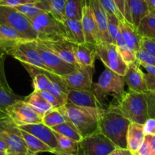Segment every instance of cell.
<instances>
[{
  "label": "cell",
  "mask_w": 155,
  "mask_h": 155,
  "mask_svg": "<svg viewBox=\"0 0 155 155\" xmlns=\"http://www.w3.org/2000/svg\"><path fill=\"white\" fill-rule=\"evenodd\" d=\"M109 155H134L132 151L128 148H120V147H116L114 150L111 152Z\"/></svg>",
  "instance_id": "f907efd6"
},
{
  "label": "cell",
  "mask_w": 155,
  "mask_h": 155,
  "mask_svg": "<svg viewBox=\"0 0 155 155\" xmlns=\"http://www.w3.org/2000/svg\"><path fill=\"white\" fill-rule=\"evenodd\" d=\"M94 66L77 67L72 72L61 76L68 88L77 90H92Z\"/></svg>",
  "instance_id": "5bb4252c"
},
{
  "label": "cell",
  "mask_w": 155,
  "mask_h": 155,
  "mask_svg": "<svg viewBox=\"0 0 155 155\" xmlns=\"http://www.w3.org/2000/svg\"><path fill=\"white\" fill-rule=\"evenodd\" d=\"M78 155H83L82 152L81 151V150H80V149H79V152H78Z\"/></svg>",
  "instance_id": "9f6ffc18"
},
{
  "label": "cell",
  "mask_w": 155,
  "mask_h": 155,
  "mask_svg": "<svg viewBox=\"0 0 155 155\" xmlns=\"http://www.w3.org/2000/svg\"><path fill=\"white\" fill-rule=\"evenodd\" d=\"M44 45L59 56L62 60L77 67L74 54V44L67 40H59L56 41H42Z\"/></svg>",
  "instance_id": "ffe728a7"
},
{
  "label": "cell",
  "mask_w": 155,
  "mask_h": 155,
  "mask_svg": "<svg viewBox=\"0 0 155 155\" xmlns=\"http://www.w3.org/2000/svg\"><path fill=\"white\" fill-rule=\"evenodd\" d=\"M6 53L0 48V87H3L5 90L13 91L12 89L8 84L6 78V74L5 71V60L6 57Z\"/></svg>",
  "instance_id": "74e56055"
},
{
  "label": "cell",
  "mask_w": 155,
  "mask_h": 155,
  "mask_svg": "<svg viewBox=\"0 0 155 155\" xmlns=\"http://www.w3.org/2000/svg\"><path fill=\"white\" fill-rule=\"evenodd\" d=\"M0 136L6 143L8 153H28L20 129L8 116L0 117Z\"/></svg>",
  "instance_id": "30bf717a"
},
{
  "label": "cell",
  "mask_w": 155,
  "mask_h": 155,
  "mask_svg": "<svg viewBox=\"0 0 155 155\" xmlns=\"http://www.w3.org/2000/svg\"><path fill=\"white\" fill-rule=\"evenodd\" d=\"M137 32L142 38L155 39V15L149 13L140 22Z\"/></svg>",
  "instance_id": "1f68e13d"
},
{
  "label": "cell",
  "mask_w": 155,
  "mask_h": 155,
  "mask_svg": "<svg viewBox=\"0 0 155 155\" xmlns=\"http://www.w3.org/2000/svg\"><path fill=\"white\" fill-rule=\"evenodd\" d=\"M57 140V147L52 153L55 155H78L79 152V142L63 136L54 132Z\"/></svg>",
  "instance_id": "4316f807"
},
{
  "label": "cell",
  "mask_w": 155,
  "mask_h": 155,
  "mask_svg": "<svg viewBox=\"0 0 155 155\" xmlns=\"http://www.w3.org/2000/svg\"><path fill=\"white\" fill-rule=\"evenodd\" d=\"M68 120L63 106H62L59 107H54L50 111L47 112L43 116L42 123L48 127L52 128L53 126L62 124Z\"/></svg>",
  "instance_id": "4dcf8cb0"
},
{
  "label": "cell",
  "mask_w": 155,
  "mask_h": 155,
  "mask_svg": "<svg viewBox=\"0 0 155 155\" xmlns=\"http://www.w3.org/2000/svg\"><path fill=\"white\" fill-rule=\"evenodd\" d=\"M6 153H7V152L1 151V150H0V155H6Z\"/></svg>",
  "instance_id": "11a10c76"
},
{
  "label": "cell",
  "mask_w": 155,
  "mask_h": 155,
  "mask_svg": "<svg viewBox=\"0 0 155 155\" xmlns=\"http://www.w3.org/2000/svg\"><path fill=\"white\" fill-rule=\"evenodd\" d=\"M20 130L21 135L23 139L25 140L29 153L38 154V153H41V152H49V153L53 152V150L47 144L43 142L41 140L26 131L22 130V129H20Z\"/></svg>",
  "instance_id": "83f0119b"
},
{
  "label": "cell",
  "mask_w": 155,
  "mask_h": 155,
  "mask_svg": "<svg viewBox=\"0 0 155 155\" xmlns=\"http://www.w3.org/2000/svg\"><path fill=\"white\" fill-rule=\"evenodd\" d=\"M21 64L32 78L34 91L50 92L57 98L61 105L64 106L66 104L68 87L63 82L61 76L29 64Z\"/></svg>",
  "instance_id": "3957f363"
},
{
  "label": "cell",
  "mask_w": 155,
  "mask_h": 155,
  "mask_svg": "<svg viewBox=\"0 0 155 155\" xmlns=\"http://www.w3.org/2000/svg\"><path fill=\"white\" fill-rule=\"evenodd\" d=\"M7 116L18 126L42 123L43 116L24 100L16 101L7 109Z\"/></svg>",
  "instance_id": "4fadbf2b"
},
{
  "label": "cell",
  "mask_w": 155,
  "mask_h": 155,
  "mask_svg": "<svg viewBox=\"0 0 155 155\" xmlns=\"http://www.w3.org/2000/svg\"><path fill=\"white\" fill-rule=\"evenodd\" d=\"M141 49L155 56V39L141 38Z\"/></svg>",
  "instance_id": "f6af8a7d"
},
{
  "label": "cell",
  "mask_w": 155,
  "mask_h": 155,
  "mask_svg": "<svg viewBox=\"0 0 155 155\" xmlns=\"http://www.w3.org/2000/svg\"><path fill=\"white\" fill-rule=\"evenodd\" d=\"M125 85L126 82L123 77L106 68L100 75L97 82L92 85V91L102 108L105 110L106 101L110 98L111 99L110 106L118 105L126 92Z\"/></svg>",
  "instance_id": "7a4b0ae2"
},
{
  "label": "cell",
  "mask_w": 155,
  "mask_h": 155,
  "mask_svg": "<svg viewBox=\"0 0 155 155\" xmlns=\"http://www.w3.org/2000/svg\"><path fill=\"white\" fill-rule=\"evenodd\" d=\"M0 48L6 55L12 56L21 63L29 64L37 68L50 71L36 50L35 41L21 40H7L0 41Z\"/></svg>",
  "instance_id": "5b68a950"
},
{
  "label": "cell",
  "mask_w": 155,
  "mask_h": 155,
  "mask_svg": "<svg viewBox=\"0 0 155 155\" xmlns=\"http://www.w3.org/2000/svg\"><path fill=\"white\" fill-rule=\"evenodd\" d=\"M14 8L29 19H32L37 17V15H39L44 12L40 9L38 7L36 6L35 4H26V5H18V6L14 7Z\"/></svg>",
  "instance_id": "8d00e7d4"
},
{
  "label": "cell",
  "mask_w": 155,
  "mask_h": 155,
  "mask_svg": "<svg viewBox=\"0 0 155 155\" xmlns=\"http://www.w3.org/2000/svg\"><path fill=\"white\" fill-rule=\"evenodd\" d=\"M113 2L116 4V7L119 9V11L123 15L125 20L127 22H129V23L132 24L131 17L129 15V11H128L127 2H126V0H113Z\"/></svg>",
  "instance_id": "ee69618b"
},
{
  "label": "cell",
  "mask_w": 155,
  "mask_h": 155,
  "mask_svg": "<svg viewBox=\"0 0 155 155\" xmlns=\"http://www.w3.org/2000/svg\"><path fill=\"white\" fill-rule=\"evenodd\" d=\"M37 0H2L0 5L2 6L16 7L18 5H26V4H35Z\"/></svg>",
  "instance_id": "7dc6e473"
},
{
  "label": "cell",
  "mask_w": 155,
  "mask_h": 155,
  "mask_svg": "<svg viewBox=\"0 0 155 155\" xmlns=\"http://www.w3.org/2000/svg\"><path fill=\"white\" fill-rule=\"evenodd\" d=\"M0 25L11 27L25 40H37V34L31 25L30 19L14 7L0 5Z\"/></svg>",
  "instance_id": "ba28073f"
},
{
  "label": "cell",
  "mask_w": 155,
  "mask_h": 155,
  "mask_svg": "<svg viewBox=\"0 0 155 155\" xmlns=\"http://www.w3.org/2000/svg\"><path fill=\"white\" fill-rule=\"evenodd\" d=\"M116 107L131 123L144 125L148 119V107L144 93L131 90L126 91Z\"/></svg>",
  "instance_id": "8992f818"
},
{
  "label": "cell",
  "mask_w": 155,
  "mask_h": 155,
  "mask_svg": "<svg viewBox=\"0 0 155 155\" xmlns=\"http://www.w3.org/2000/svg\"><path fill=\"white\" fill-rule=\"evenodd\" d=\"M35 5L42 11L51 14L60 22L65 21V0H37Z\"/></svg>",
  "instance_id": "cb8c5ba5"
},
{
  "label": "cell",
  "mask_w": 155,
  "mask_h": 155,
  "mask_svg": "<svg viewBox=\"0 0 155 155\" xmlns=\"http://www.w3.org/2000/svg\"><path fill=\"white\" fill-rule=\"evenodd\" d=\"M81 21L85 38V43L96 46V44L102 41L97 25L91 9L87 4V0L83 8Z\"/></svg>",
  "instance_id": "9a60e30c"
},
{
  "label": "cell",
  "mask_w": 155,
  "mask_h": 155,
  "mask_svg": "<svg viewBox=\"0 0 155 155\" xmlns=\"http://www.w3.org/2000/svg\"><path fill=\"white\" fill-rule=\"evenodd\" d=\"M12 153H8V152H7V153H6V155H12Z\"/></svg>",
  "instance_id": "6f0895ef"
},
{
  "label": "cell",
  "mask_w": 155,
  "mask_h": 155,
  "mask_svg": "<svg viewBox=\"0 0 155 155\" xmlns=\"http://www.w3.org/2000/svg\"><path fill=\"white\" fill-rule=\"evenodd\" d=\"M65 29V39L74 44H80L85 43L84 31L81 20L65 18L63 22Z\"/></svg>",
  "instance_id": "7402d4cb"
},
{
  "label": "cell",
  "mask_w": 155,
  "mask_h": 155,
  "mask_svg": "<svg viewBox=\"0 0 155 155\" xmlns=\"http://www.w3.org/2000/svg\"><path fill=\"white\" fill-rule=\"evenodd\" d=\"M24 100L14 91H9L0 87V117H6L7 109L16 101Z\"/></svg>",
  "instance_id": "d6a6232c"
},
{
  "label": "cell",
  "mask_w": 155,
  "mask_h": 155,
  "mask_svg": "<svg viewBox=\"0 0 155 155\" xmlns=\"http://www.w3.org/2000/svg\"><path fill=\"white\" fill-rule=\"evenodd\" d=\"M134 155H155V150H153L150 142L144 137V140L142 144L138 150V151L134 153Z\"/></svg>",
  "instance_id": "bcb514c9"
},
{
  "label": "cell",
  "mask_w": 155,
  "mask_h": 155,
  "mask_svg": "<svg viewBox=\"0 0 155 155\" xmlns=\"http://www.w3.org/2000/svg\"><path fill=\"white\" fill-rule=\"evenodd\" d=\"M123 78L129 90L139 93H145L147 91L142 71L140 68L138 61L128 65Z\"/></svg>",
  "instance_id": "ac0fdd59"
},
{
  "label": "cell",
  "mask_w": 155,
  "mask_h": 155,
  "mask_svg": "<svg viewBox=\"0 0 155 155\" xmlns=\"http://www.w3.org/2000/svg\"><path fill=\"white\" fill-rule=\"evenodd\" d=\"M51 129L54 132H57V133L60 134L63 136L67 137V138H71V139L78 141V142H80L82 139V137L80 135L78 129L69 120L65 121V123L58 125V126H53Z\"/></svg>",
  "instance_id": "e575fe53"
},
{
  "label": "cell",
  "mask_w": 155,
  "mask_h": 155,
  "mask_svg": "<svg viewBox=\"0 0 155 155\" xmlns=\"http://www.w3.org/2000/svg\"><path fill=\"white\" fill-rule=\"evenodd\" d=\"M144 137L145 135L143 130V125L130 123L126 136L127 148L133 153H136L142 144Z\"/></svg>",
  "instance_id": "d4e9b609"
},
{
  "label": "cell",
  "mask_w": 155,
  "mask_h": 155,
  "mask_svg": "<svg viewBox=\"0 0 155 155\" xmlns=\"http://www.w3.org/2000/svg\"><path fill=\"white\" fill-rule=\"evenodd\" d=\"M38 92L41 94V96H42L46 101H48L50 104H52L53 107H62V105H61L59 101L57 100V98L55 96H53L51 93H50V92L48 91H41Z\"/></svg>",
  "instance_id": "681fc988"
},
{
  "label": "cell",
  "mask_w": 155,
  "mask_h": 155,
  "mask_svg": "<svg viewBox=\"0 0 155 155\" xmlns=\"http://www.w3.org/2000/svg\"><path fill=\"white\" fill-rule=\"evenodd\" d=\"M120 53V56H121L122 59H123V62L126 64L127 65H130V64L134 63L136 62V53L132 51L127 47H117Z\"/></svg>",
  "instance_id": "60d3db41"
},
{
  "label": "cell",
  "mask_w": 155,
  "mask_h": 155,
  "mask_svg": "<svg viewBox=\"0 0 155 155\" xmlns=\"http://www.w3.org/2000/svg\"><path fill=\"white\" fill-rule=\"evenodd\" d=\"M107 26L110 37L113 44H116L117 47H127L125 44L120 28V20L115 15L107 13Z\"/></svg>",
  "instance_id": "f1b7e54d"
},
{
  "label": "cell",
  "mask_w": 155,
  "mask_h": 155,
  "mask_svg": "<svg viewBox=\"0 0 155 155\" xmlns=\"http://www.w3.org/2000/svg\"><path fill=\"white\" fill-rule=\"evenodd\" d=\"M126 2L132 25L137 29L141 21L149 14L147 4L145 0H126Z\"/></svg>",
  "instance_id": "484cf974"
},
{
  "label": "cell",
  "mask_w": 155,
  "mask_h": 155,
  "mask_svg": "<svg viewBox=\"0 0 155 155\" xmlns=\"http://www.w3.org/2000/svg\"><path fill=\"white\" fill-rule=\"evenodd\" d=\"M136 59L137 61L140 63L147 64V65L155 66V56H152L145 50H141L136 52Z\"/></svg>",
  "instance_id": "b9f144b4"
},
{
  "label": "cell",
  "mask_w": 155,
  "mask_h": 155,
  "mask_svg": "<svg viewBox=\"0 0 155 155\" xmlns=\"http://www.w3.org/2000/svg\"><path fill=\"white\" fill-rule=\"evenodd\" d=\"M130 123L116 106H110L104 110L101 115L98 130L117 147L127 148L126 136Z\"/></svg>",
  "instance_id": "6da1fadb"
},
{
  "label": "cell",
  "mask_w": 155,
  "mask_h": 155,
  "mask_svg": "<svg viewBox=\"0 0 155 155\" xmlns=\"http://www.w3.org/2000/svg\"><path fill=\"white\" fill-rule=\"evenodd\" d=\"M35 47L47 68L57 75L63 76L68 74L74 71L77 68L75 65L62 60L39 40L35 41Z\"/></svg>",
  "instance_id": "7c38bea8"
},
{
  "label": "cell",
  "mask_w": 155,
  "mask_h": 155,
  "mask_svg": "<svg viewBox=\"0 0 155 155\" xmlns=\"http://www.w3.org/2000/svg\"><path fill=\"white\" fill-rule=\"evenodd\" d=\"M63 107L68 120L75 126L82 138L98 131L99 120L104 110L78 107L69 103Z\"/></svg>",
  "instance_id": "277c9868"
},
{
  "label": "cell",
  "mask_w": 155,
  "mask_h": 155,
  "mask_svg": "<svg viewBox=\"0 0 155 155\" xmlns=\"http://www.w3.org/2000/svg\"><path fill=\"white\" fill-rule=\"evenodd\" d=\"M143 130L145 135H155V119H147L143 125Z\"/></svg>",
  "instance_id": "c3c4849f"
},
{
  "label": "cell",
  "mask_w": 155,
  "mask_h": 155,
  "mask_svg": "<svg viewBox=\"0 0 155 155\" xmlns=\"http://www.w3.org/2000/svg\"><path fill=\"white\" fill-rule=\"evenodd\" d=\"M0 150L1 151L8 152V147H7L6 143H5V140L1 136H0Z\"/></svg>",
  "instance_id": "f5cc1de1"
},
{
  "label": "cell",
  "mask_w": 155,
  "mask_h": 155,
  "mask_svg": "<svg viewBox=\"0 0 155 155\" xmlns=\"http://www.w3.org/2000/svg\"><path fill=\"white\" fill-rule=\"evenodd\" d=\"M120 28L125 44L128 48L135 53L141 50V41L142 37H140L138 34L136 28H134L132 24L125 20L120 21Z\"/></svg>",
  "instance_id": "603a6c76"
},
{
  "label": "cell",
  "mask_w": 155,
  "mask_h": 155,
  "mask_svg": "<svg viewBox=\"0 0 155 155\" xmlns=\"http://www.w3.org/2000/svg\"><path fill=\"white\" fill-rule=\"evenodd\" d=\"M3 39L7 40H21L24 39L20 34L11 27L0 25V41Z\"/></svg>",
  "instance_id": "f35d334b"
},
{
  "label": "cell",
  "mask_w": 155,
  "mask_h": 155,
  "mask_svg": "<svg viewBox=\"0 0 155 155\" xmlns=\"http://www.w3.org/2000/svg\"><path fill=\"white\" fill-rule=\"evenodd\" d=\"M18 128L37 137L43 142L47 144L53 150L57 147V140L54 131L43 123L25 125V126H18Z\"/></svg>",
  "instance_id": "2e32d148"
},
{
  "label": "cell",
  "mask_w": 155,
  "mask_h": 155,
  "mask_svg": "<svg viewBox=\"0 0 155 155\" xmlns=\"http://www.w3.org/2000/svg\"><path fill=\"white\" fill-rule=\"evenodd\" d=\"M67 103L78 107L103 109L92 90H77L68 88Z\"/></svg>",
  "instance_id": "e0dca14e"
},
{
  "label": "cell",
  "mask_w": 155,
  "mask_h": 155,
  "mask_svg": "<svg viewBox=\"0 0 155 155\" xmlns=\"http://www.w3.org/2000/svg\"><path fill=\"white\" fill-rule=\"evenodd\" d=\"M24 101L29 104L35 111L44 116L47 112L50 111L54 107L48 101H46L38 91H34V92L24 98Z\"/></svg>",
  "instance_id": "f546056e"
},
{
  "label": "cell",
  "mask_w": 155,
  "mask_h": 155,
  "mask_svg": "<svg viewBox=\"0 0 155 155\" xmlns=\"http://www.w3.org/2000/svg\"><path fill=\"white\" fill-rule=\"evenodd\" d=\"M87 2L91 9L94 17L97 22L102 41L113 44V41H112V39L108 31L107 12L103 8L100 1L99 0H87Z\"/></svg>",
  "instance_id": "d6986e66"
},
{
  "label": "cell",
  "mask_w": 155,
  "mask_h": 155,
  "mask_svg": "<svg viewBox=\"0 0 155 155\" xmlns=\"http://www.w3.org/2000/svg\"><path fill=\"white\" fill-rule=\"evenodd\" d=\"M37 34V40L42 41H56L65 39L63 24L46 12L30 19Z\"/></svg>",
  "instance_id": "52a82bcc"
},
{
  "label": "cell",
  "mask_w": 155,
  "mask_h": 155,
  "mask_svg": "<svg viewBox=\"0 0 155 155\" xmlns=\"http://www.w3.org/2000/svg\"><path fill=\"white\" fill-rule=\"evenodd\" d=\"M144 94L148 107V118L155 119V91H147Z\"/></svg>",
  "instance_id": "7bdbcfd3"
},
{
  "label": "cell",
  "mask_w": 155,
  "mask_h": 155,
  "mask_svg": "<svg viewBox=\"0 0 155 155\" xmlns=\"http://www.w3.org/2000/svg\"><path fill=\"white\" fill-rule=\"evenodd\" d=\"M12 155H37V154H31L29 153H24V152H20V153H13Z\"/></svg>",
  "instance_id": "db71d44e"
},
{
  "label": "cell",
  "mask_w": 155,
  "mask_h": 155,
  "mask_svg": "<svg viewBox=\"0 0 155 155\" xmlns=\"http://www.w3.org/2000/svg\"><path fill=\"white\" fill-rule=\"evenodd\" d=\"M74 54L77 67L94 66L97 56L94 45L87 43L74 44Z\"/></svg>",
  "instance_id": "44dd1931"
},
{
  "label": "cell",
  "mask_w": 155,
  "mask_h": 155,
  "mask_svg": "<svg viewBox=\"0 0 155 155\" xmlns=\"http://www.w3.org/2000/svg\"><path fill=\"white\" fill-rule=\"evenodd\" d=\"M86 0H65V18L81 20Z\"/></svg>",
  "instance_id": "836d02e7"
},
{
  "label": "cell",
  "mask_w": 155,
  "mask_h": 155,
  "mask_svg": "<svg viewBox=\"0 0 155 155\" xmlns=\"http://www.w3.org/2000/svg\"><path fill=\"white\" fill-rule=\"evenodd\" d=\"M79 147L83 155H109L117 147L98 130L83 138Z\"/></svg>",
  "instance_id": "8fae6325"
},
{
  "label": "cell",
  "mask_w": 155,
  "mask_h": 155,
  "mask_svg": "<svg viewBox=\"0 0 155 155\" xmlns=\"http://www.w3.org/2000/svg\"><path fill=\"white\" fill-rule=\"evenodd\" d=\"M138 63L142 71L147 91H155V66L140 62Z\"/></svg>",
  "instance_id": "d590c367"
},
{
  "label": "cell",
  "mask_w": 155,
  "mask_h": 155,
  "mask_svg": "<svg viewBox=\"0 0 155 155\" xmlns=\"http://www.w3.org/2000/svg\"><path fill=\"white\" fill-rule=\"evenodd\" d=\"M147 4L149 13L155 15V0H145Z\"/></svg>",
  "instance_id": "816d5d0a"
},
{
  "label": "cell",
  "mask_w": 155,
  "mask_h": 155,
  "mask_svg": "<svg viewBox=\"0 0 155 155\" xmlns=\"http://www.w3.org/2000/svg\"><path fill=\"white\" fill-rule=\"evenodd\" d=\"M1 1H2V0H0V2H1Z\"/></svg>",
  "instance_id": "680465c9"
},
{
  "label": "cell",
  "mask_w": 155,
  "mask_h": 155,
  "mask_svg": "<svg viewBox=\"0 0 155 155\" xmlns=\"http://www.w3.org/2000/svg\"><path fill=\"white\" fill-rule=\"evenodd\" d=\"M95 48L97 56L104 64L106 68L122 77L126 74L128 65L123 62L116 44L101 41L96 44Z\"/></svg>",
  "instance_id": "9c48e42d"
},
{
  "label": "cell",
  "mask_w": 155,
  "mask_h": 155,
  "mask_svg": "<svg viewBox=\"0 0 155 155\" xmlns=\"http://www.w3.org/2000/svg\"><path fill=\"white\" fill-rule=\"evenodd\" d=\"M101 4L102 5L103 8L106 11L107 13H110V14H113L118 18L120 21H124V18H123V15L121 14L119 9L116 7V4L113 2V0H99ZM126 21V20H125Z\"/></svg>",
  "instance_id": "ab89813d"
}]
</instances>
